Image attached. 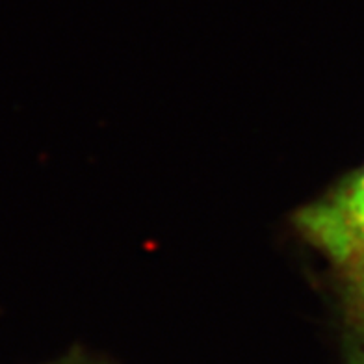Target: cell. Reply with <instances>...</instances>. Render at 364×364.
I'll return each mask as SVG.
<instances>
[{"mask_svg":"<svg viewBox=\"0 0 364 364\" xmlns=\"http://www.w3.org/2000/svg\"><path fill=\"white\" fill-rule=\"evenodd\" d=\"M297 229L338 266L364 257V168L297 212Z\"/></svg>","mask_w":364,"mask_h":364,"instance_id":"obj_1","label":"cell"},{"mask_svg":"<svg viewBox=\"0 0 364 364\" xmlns=\"http://www.w3.org/2000/svg\"><path fill=\"white\" fill-rule=\"evenodd\" d=\"M348 290L355 314L364 321V257L348 266Z\"/></svg>","mask_w":364,"mask_h":364,"instance_id":"obj_2","label":"cell"},{"mask_svg":"<svg viewBox=\"0 0 364 364\" xmlns=\"http://www.w3.org/2000/svg\"><path fill=\"white\" fill-rule=\"evenodd\" d=\"M355 364H364V348H363V350H360L359 357L355 359Z\"/></svg>","mask_w":364,"mask_h":364,"instance_id":"obj_3","label":"cell"}]
</instances>
